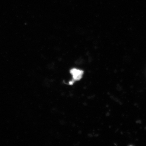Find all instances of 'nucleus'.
<instances>
[{
	"instance_id": "nucleus-2",
	"label": "nucleus",
	"mask_w": 146,
	"mask_h": 146,
	"mask_svg": "<svg viewBox=\"0 0 146 146\" xmlns=\"http://www.w3.org/2000/svg\"><path fill=\"white\" fill-rule=\"evenodd\" d=\"M54 80L51 79H48L46 80L45 81V84L46 86H48V87H50V86H52L53 84Z\"/></svg>"
},
{
	"instance_id": "nucleus-1",
	"label": "nucleus",
	"mask_w": 146,
	"mask_h": 146,
	"mask_svg": "<svg viewBox=\"0 0 146 146\" xmlns=\"http://www.w3.org/2000/svg\"><path fill=\"white\" fill-rule=\"evenodd\" d=\"M70 73L72 78V81L70 82L69 83L72 85L75 82L80 81L83 78L84 72L83 70L76 68H72L70 70Z\"/></svg>"
}]
</instances>
